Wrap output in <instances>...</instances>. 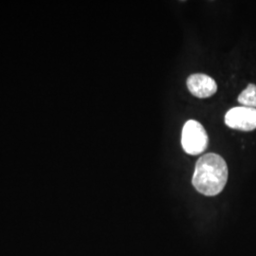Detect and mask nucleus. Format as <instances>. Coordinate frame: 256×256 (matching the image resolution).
Masks as SVG:
<instances>
[{"label": "nucleus", "instance_id": "obj_2", "mask_svg": "<svg viewBox=\"0 0 256 256\" xmlns=\"http://www.w3.org/2000/svg\"><path fill=\"white\" fill-rule=\"evenodd\" d=\"M182 146L189 155H200L206 150L208 135L200 122L194 120H189L185 122L182 133Z\"/></svg>", "mask_w": 256, "mask_h": 256}, {"label": "nucleus", "instance_id": "obj_1", "mask_svg": "<svg viewBox=\"0 0 256 256\" xmlns=\"http://www.w3.org/2000/svg\"><path fill=\"white\" fill-rule=\"evenodd\" d=\"M228 166L218 154L208 153L196 164L192 182L198 192L207 196H216L223 191L228 180Z\"/></svg>", "mask_w": 256, "mask_h": 256}, {"label": "nucleus", "instance_id": "obj_4", "mask_svg": "<svg viewBox=\"0 0 256 256\" xmlns=\"http://www.w3.org/2000/svg\"><path fill=\"white\" fill-rule=\"evenodd\" d=\"M187 88L194 97L204 99L209 98L218 92L216 81L206 74H192L187 79Z\"/></svg>", "mask_w": 256, "mask_h": 256}, {"label": "nucleus", "instance_id": "obj_3", "mask_svg": "<svg viewBox=\"0 0 256 256\" xmlns=\"http://www.w3.org/2000/svg\"><path fill=\"white\" fill-rule=\"evenodd\" d=\"M227 126L239 131H252L256 129V108L236 106L225 115Z\"/></svg>", "mask_w": 256, "mask_h": 256}, {"label": "nucleus", "instance_id": "obj_5", "mask_svg": "<svg viewBox=\"0 0 256 256\" xmlns=\"http://www.w3.org/2000/svg\"><path fill=\"white\" fill-rule=\"evenodd\" d=\"M238 102L242 106L256 108V86L254 84H248L247 88L238 96Z\"/></svg>", "mask_w": 256, "mask_h": 256}]
</instances>
